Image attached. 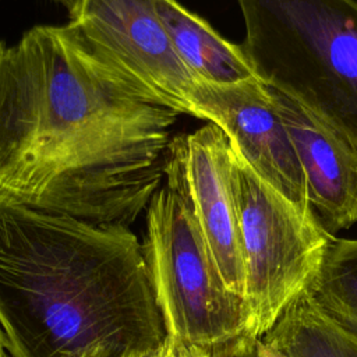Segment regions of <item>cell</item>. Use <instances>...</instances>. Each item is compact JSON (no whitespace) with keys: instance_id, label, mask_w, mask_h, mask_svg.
I'll list each match as a JSON object with an SVG mask.
<instances>
[{"instance_id":"6da1fadb","label":"cell","mask_w":357,"mask_h":357,"mask_svg":"<svg viewBox=\"0 0 357 357\" xmlns=\"http://www.w3.org/2000/svg\"><path fill=\"white\" fill-rule=\"evenodd\" d=\"M178 116L71 22L0 39V197L128 227L162 187Z\"/></svg>"},{"instance_id":"7a4b0ae2","label":"cell","mask_w":357,"mask_h":357,"mask_svg":"<svg viewBox=\"0 0 357 357\" xmlns=\"http://www.w3.org/2000/svg\"><path fill=\"white\" fill-rule=\"evenodd\" d=\"M0 329L11 357H131L166 331L142 245L0 197Z\"/></svg>"},{"instance_id":"3957f363","label":"cell","mask_w":357,"mask_h":357,"mask_svg":"<svg viewBox=\"0 0 357 357\" xmlns=\"http://www.w3.org/2000/svg\"><path fill=\"white\" fill-rule=\"evenodd\" d=\"M255 75L357 153V0H236Z\"/></svg>"},{"instance_id":"277c9868","label":"cell","mask_w":357,"mask_h":357,"mask_svg":"<svg viewBox=\"0 0 357 357\" xmlns=\"http://www.w3.org/2000/svg\"><path fill=\"white\" fill-rule=\"evenodd\" d=\"M231 146V145H230ZM245 284V333L262 337L315 278L333 234L262 180L231 148Z\"/></svg>"},{"instance_id":"5b68a950","label":"cell","mask_w":357,"mask_h":357,"mask_svg":"<svg viewBox=\"0 0 357 357\" xmlns=\"http://www.w3.org/2000/svg\"><path fill=\"white\" fill-rule=\"evenodd\" d=\"M145 218L142 251L166 337L212 347L245 333L244 298L223 282L184 198L165 184Z\"/></svg>"},{"instance_id":"8992f818","label":"cell","mask_w":357,"mask_h":357,"mask_svg":"<svg viewBox=\"0 0 357 357\" xmlns=\"http://www.w3.org/2000/svg\"><path fill=\"white\" fill-rule=\"evenodd\" d=\"M70 21L126 77L180 114L197 119L201 81L176 53L153 0H77Z\"/></svg>"},{"instance_id":"52a82bcc","label":"cell","mask_w":357,"mask_h":357,"mask_svg":"<svg viewBox=\"0 0 357 357\" xmlns=\"http://www.w3.org/2000/svg\"><path fill=\"white\" fill-rule=\"evenodd\" d=\"M233 153L213 123L174 134L166 152V185L191 208L212 258L233 293L243 297L245 268L231 181Z\"/></svg>"},{"instance_id":"ba28073f","label":"cell","mask_w":357,"mask_h":357,"mask_svg":"<svg viewBox=\"0 0 357 357\" xmlns=\"http://www.w3.org/2000/svg\"><path fill=\"white\" fill-rule=\"evenodd\" d=\"M195 106L197 119L218 126L262 180L311 209L301 163L269 85L258 77L233 84L201 81Z\"/></svg>"},{"instance_id":"9c48e42d","label":"cell","mask_w":357,"mask_h":357,"mask_svg":"<svg viewBox=\"0 0 357 357\" xmlns=\"http://www.w3.org/2000/svg\"><path fill=\"white\" fill-rule=\"evenodd\" d=\"M301 163L308 202L331 234L357 222V153L304 107L272 88Z\"/></svg>"},{"instance_id":"30bf717a","label":"cell","mask_w":357,"mask_h":357,"mask_svg":"<svg viewBox=\"0 0 357 357\" xmlns=\"http://www.w3.org/2000/svg\"><path fill=\"white\" fill-rule=\"evenodd\" d=\"M153 3L176 53L195 78L233 84L257 77L241 46L225 39L208 21L177 0Z\"/></svg>"},{"instance_id":"8fae6325","label":"cell","mask_w":357,"mask_h":357,"mask_svg":"<svg viewBox=\"0 0 357 357\" xmlns=\"http://www.w3.org/2000/svg\"><path fill=\"white\" fill-rule=\"evenodd\" d=\"M289 357H357V335L300 294L262 337Z\"/></svg>"},{"instance_id":"7c38bea8","label":"cell","mask_w":357,"mask_h":357,"mask_svg":"<svg viewBox=\"0 0 357 357\" xmlns=\"http://www.w3.org/2000/svg\"><path fill=\"white\" fill-rule=\"evenodd\" d=\"M305 291L329 317L357 335V240L333 237Z\"/></svg>"},{"instance_id":"4fadbf2b","label":"cell","mask_w":357,"mask_h":357,"mask_svg":"<svg viewBox=\"0 0 357 357\" xmlns=\"http://www.w3.org/2000/svg\"><path fill=\"white\" fill-rule=\"evenodd\" d=\"M259 337L243 333L209 349V357H257V340Z\"/></svg>"},{"instance_id":"5bb4252c","label":"cell","mask_w":357,"mask_h":357,"mask_svg":"<svg viewBox=\"0 0 357 357\" xmlns=\"http://www.w3.org/2000/svg\"><path fill=\"white\" fill-rule=\"evenodd\" d=\"M131 357H174V354H173V346H172L170 340L166 337V340L159 347L134 354Z\"/></svg>"},{"instance_id":"9a60e30c","label":"cell","mask_w":357,"mask_h":357,"mask_svg":"<svg viewBox=\"0 0 357 357\" xmlns=\"http://www.w3.org/2000/svg\"><path fill=\"white\" fill-rule=\"evenodd\" d=\"M257 357H289L279 349L264 342L261 337L257 340Z\"/></svg>"},{"instance_id":"2e32d148","label":"cell","mask_w":357,"mask_h":357,"mask_svg":"<svg viewBox=\"0 0 357 357\" xmlns=\"http://www.w3.org/2000/svg\"><path fill=\"white\" fill-rule=\"evenodd\" d=\"M52 1H56V3L61 4L63 7H66V10H67L68 13H71V11L74 10L75 4H77V0H52Z\"/></svg>"},{"instance_id":"e0dca14e","label":"cell","mask_w":357,"mask_h":357,"mask_svg":"<svg viewBox=\"0 0 357 357\" xmlns=\"http://www.w3.org/2000/svg\"><path fill=\"white\" fill-rule=\"evenodd\" d=\"M4 340H3V333H1V329H0V356L1 354H4L6 351H4Z\"/></svg>"},{"instance_id":"ac0fdd59","label":"cell","mask_w":357,"mask_h":357,"mask_svg":"<svg viewBox=\"0 0 357 357\" xmlns=\"http://www.w3.org/2000/svg\"><path fill=\"white\" fill-rule=\"evenodd\" d=\"M0 357H8V356H6V353H4V354H1Z\"/></svg>"}]
</instances>
